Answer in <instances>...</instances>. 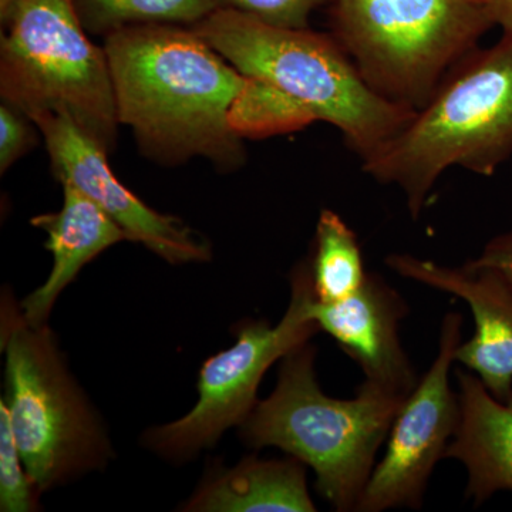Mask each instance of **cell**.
<instances>
[{
	"instance_id": "obj_1",
	"label": "cell",
	"mask_w": 512,
	"mask_h": 512,
	"mask_svg": "<svg viewBox=\"0 0 512 512\" xmlns=\"http://www.w3.org/2000/svg\"><path fill=\"white\" fill-rule=\"evenodd\" d=\"M117 119L154 163L202 158L222 173L247 161L231 119L249 79L187 26L141 25L104 37Z\"/></svg>"
},
{
	"instance_id": "obj_2",
	"label": "cell",
	"mask_w": 512,
	"mask_h": 512,
	"mask_svg": "<svg viewBox=\"0 0 512 512\" xmlns=\"http://www.w3.org/2000/svg\"><path fill=\"white\" fill-rule=\"evenodd\" d=\"M512 157V33L477 47L447 74L431 99L363 173L403 192L419 220L431 191L450 168L483 177Z\"/></svg>"
},
{
	"instance_id": "obj_3",
	"label": "cell",
	"mask_w": 512,
	"mask_h": 512,
	"mask_svg": "<svg viewBox=\"0 0 512 512\" xmlns=\"http://www.w3.org/2000/svg\"><path fill=\"white\" fill-rule=\"evenodd\" d=\"M192 29L239 73L301 101L316 121L339 130L360 163L375 156L416 113L376 93L333 36L274 28L229 8Z\"/></svg>"
},
{
	"instance_id": "obj_4",
	"label": "cell",
	"mask_w": 512,
	"mask_h": 512,
	"mask_svg": "<svg viewBox=\"0 0 512 512\" xmlns=\"http://www.w3.org/2000/svg\"><path fill=\"white\" fill-rule=\"evenodd\" d=\"M315 356L306 342L284 357L274 393L241 424L242 439L298 458L336 511H355L406 397L363 382L355 399H333L320 389Z\"/></svg>"
},
{
	"instance_id": "obj_5",
	"label": "cell",
	"mask_w": 512,
	"mask_h": 512,
	"mask_svg": "<svg viewBox=\"0 0 512 512\" xmlns=\"http://www.w3.org/2000/svg\"><path fill=\"white\" fill-rule=\"evenodd\" d=\"M333 37L384 99L420 110L494 26L491 0H332Z\"/></svg>"
},
{
	"instance_id": "obj_6",
	"label": "cell",
	"mask_w": 512,
	"mask_h": 512,
	"mask_svg": "<svg viewBox=\"0 0 512 512\" xmlns=\"http://www.w3.org/2000/svg\"><path fill=\"white\" fill-rule=\"evenodd\" d=\"M0 97L30 120L64 114L107 153L116 150L120 124L109 60L73 0H22L0 40Z\"/></svg>"
},
{
	"instance_id": "obj_7",
	"label": "cell",
	"mask_w": 512,
	"mask_h": 512,
	"mask_svg": "<svg viewBox=\"0 0 512 512\" xmlns=\"http://www.w3.org/2000/svg\"><path fill=\"white\" fill-rule=\"evenodd\" d=\"M6 406L26 471L37 491L99 468L110 446L47 326L35 328L3 303Z\"/></svg>"
},
{
	"instance_id": "obj_8",
	"label": "cell",
	"mask_w": 512,
	"mask_h": 512,
	"mask_svg": "<svg viewBox=\"0 0 512 512\" xmlns=\"http://www.w3.org/2000/svg\"><path fill=\"white\" fill-rule=\"evenodd\" d=\"M311 264L293 271L291 303L276 326L248 322L232 348L210 357L198 380V402L187 416L147 434L161 456L181 460L214 446L232 426H241L256 406V393L269 367L319 332L311 315L315 301Z\"/></svg>"
},
{
	"instance_id": "obj_9",
	"label": "cell",
	"mask_w": 512,
	"mask_h": 512,
	"mask_svg": "<svg viewBox=\"0 0 512 512\" xmlns=\"http://www.w3.org/2000/svg\"><path fill=\"white\" fill-rule=\"evenodd\" d=\"M463 318L448 312L441 323L439 352L406 397L390 429L386 453L373 468L357 512L414 508L423 504L434 467L446 456L460 423V399L450 387L451 365L461 343Z\"/></svg>"
},
{
	"instance_id": "obj_10",
	"label": "cell",
	"mask_w": 512,
	"mask_h": 512,
	"mask_svg": "<svg viewBox=\"0 0 512 512\" xmlns=\"http://www.w3.org/2000/svg\"><path fill=\"white\" fill-rule=\"evenodd\" d=\"M57 181L86 195L126 234L173 265L204 262L210 247L183 221L148 207L111 170L109 153L64 114L33 117Z\"/></svg>"
},
{
	"instance_id": "obj_11",
	"label": "cell",
	"mask_w": 512,
	"mask_h": 512,
	"mask_svg": "<svg viewBox=\"0 0 512 512\" xmlns=\"http://www.w3.org/2000/svg\"><path fill=\"white\" fill-rule=\"evenodd\" d=\"M397 275L450 293L470 306L476 332L460 343L456 362L476 373L495 399L512 393V282L490 266H446L410 254L387 256Z\"/></svg>"
},
{
	"instance_id": "obj_12",
	"label": "cell",
	"mask_w": 512,
	"mask_h": 512,
	"mask_svg": "<svg viewBox=\"0 0 512 512\" xmlns=\"http://www.w3.org/2000/svg\"><path fill=\"white\" fill-rule=\"evenodd\" d=\"M409 313L402 296L377 274L367 272L355 293L339 302H312L319 329L365 373V382L407 397L416 387V373L400 343V322Z\"/></svg>"
},
{
	"instance_id": "obj_13",
	"label": "cell",
	"mask_w": 512,
	"mask_h": 512,
	"mask_svg": "<svg viewBox=\"0 0 512 512\" xmlns=\"http://www.w3.org/2000/svg\"><path fill=\"white\" fill-rule=\"evenodd\" d=\"M62 187V208L30 221L46 232V248L53 256L52 272L45 284L22 302L23 318L35 328L46 326L56 299L83 266L113 245L127 241L119 225L86 195L70 185Z\"/></svg>"
},
{
	"instance_id": "obj_14",
	"label": "cell",
	"mask_w": 512,
	"mask_h": 512,
	"mask_svg": "<svg viewBox=\"0 0 512 512\" xmlns=\"http://www.w3.org/2000/svg\"><path fill=\"white\" fill-rule=\"evenodd\" d=\"M456 376L460 423L444 458L466 467L467 497L480 505L498 491L512 493V393L501 402L477 375Z\"/></svg>"
},
{
	"instance_id": "obj_15",
	"label": "cell",
	"mask_w": 512,
	"mask_h": 512,
	"mask_svg": "<svg viewBox=\"0 0 512 512\" xmlns=\"http://www.w3.org/2000/svg\"><path fill=\"white\" fill-rule=\"evenodd\" d=\"M305 464L298 458L258 460L252 457L232 470L215 474L188 501L187 511L313 512L316 511Z\"/></svg>"
},
{
	"instance_id": "obj_16",
	"label": "cell",
	"mask_w": 512,
	"mask_h": 512,
	"mask_svg": "<svg viewBox=\"0 0 512 512\" xmlns=\"http://www.w3.org/2000/svg\"><path fill=\"white\" fill-rule=\"evenodd\" d=\"M311 274L316 301L322 303L342 301L365 282L359 239L338 212H320Z\"/></svg>"
},
{
	"instance_id": "obj_17",
	"label": "cell",
	"mask_w": 512,
	"mask_h": 512,
	"mask_svg": "<svg viewBox=\"0 0 512 512\" xmlns=\"http://www.w3.org/2000/svg\"><path fill=\"white\" fill-rule=\"evenodd\" d=\"M73 5L87 33L103 37L141 25L194 28L224 6L222 0H73Z\"/></svg>"
},
{
	"instance_id": "obj_18",
	"label": "cell",
	"mask_w": 512,
	"mask_h": 512,
	"mask_svg": "<svg viewBox=\"0 0 512 512\" xmlns=\"http://www.w3.org/2000/svg\"><path fill=\"white\" fill-rule=\"evenodd\" d=\"M316 121L312 111L276 87L249 79L239 97L232 127L242 138H264L302 130Z\"/></svg>"
},
{
	"instance_id": "obj_19",
	"label": "cell",
	"mask_w": 512,
	"mask_h": 512,
	"mask_svg": "<svg viewBox=\"0 0 512 512\" xmlns=\"http://www.w3.org/2000/svg\"><path fill=\"white\" fill-rule=\"evenodd\" d=\"M35 483L26 471L6 403H0V510L29 512L37 510Z\"/></svg>"
},
{
	"instance_id": "obj_20",
	"label": "cell",
	"mask_w": 512,
	"mask_h": 512,
	"mask_svg": "<svg viewBox=\"0 0 512 512\" xmlns=\"http://www.w3.org/2000/svg\"><path fill=\"white\" fill-rule=\"evenodd\" d=\"M332 0H222V8L239 10L266 25L281 29H308L309 18Z\"/></svg>"
},
{
	"instance_id": "obj_21",
	"label": "cell",
	"mask_w": 512,
	"mask_h": 512,
	"mask_svg": "<svg viewBox=\"0 0 512 512\" xmlns=\"http://www.w3.org/2000/svg\"><path fill=\"white\" fill-rule=\"evenodd\" d=\"M35 123L13 109L9 104L0 106V173L5 174L36 144Z\"/></svg>"
},
{
	"instance_id": "obj_22",
	"label": "cell",
	"mask_w": 512,
	"mask_h": 512,
	"mask_svg": "<svg viewBox=\"0 0 512 512\" xmlns=\"http://www.w3.org/2000/svg\"><path fill=\"white\" fill-rule=\"evenodd\" d=\"M468 264L498 269L512 282V228L491 238L480 255Z\"/></svg>"
},
{
	"instance_id": "obj_23",
	"label": "cell",
	"mask_w": 512,
	"mask_h": 512,
	"mask_svg": "<svg viewBox=\"0 0 512 512\" xmlns=\"http://www.w3.org/2000/svg\"><path fill=\"white\" fill-rule=\"evenodd\" d=\"M495 22L503 32L512 33V0H491Z\"/></svg>"
},
{
	"instance_id": "obj_24",
	"label": "cell",
	"mask_w": 512,
	"mask_h": 512,
	"mask_svg": "<svg viewBox=\"0 0 512 512\" xmlns=\"http://www.w3.org/2000/svg\"><path fill=\"white\" fill-rule=\"evenodd\" d=\"M22 0H0V22L8 28L20 8Z\"/></svg>"
}]
</instances>
